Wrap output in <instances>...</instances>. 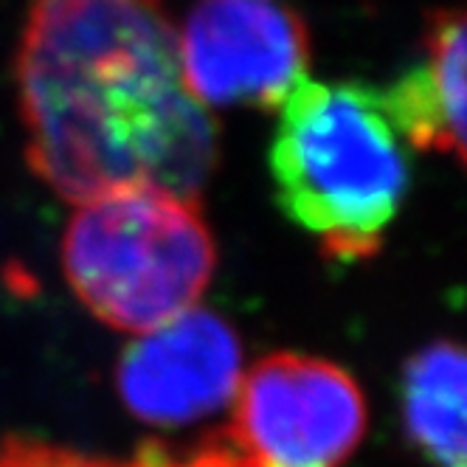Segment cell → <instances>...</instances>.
<instances>
[{"label": "cell", "instance_id": "9", "mask_svg": "<svg viewBox=\"0 0 467 467\" xmlns=\"http://www.w3.org/2000/svg\"><path fill=\"white\" fill-rule=\"evenodd\" d=\"M57 467H254V464L245 459V453L234 445V440L225 433L223 440L203 442L192 453H170V451H161V448H150L130 462L90 459V456H82V453H74V451L65 448Z\"/></svg>", "mask_w": 467, "mask_h": 467}, {"label": "cell", "instance_id": "5", "mask_svg": "<svg viewBox=\"0 0 467 467\" xmlns=\"http://www.w3.org/2000/svg\"><path fill=\"white\" fill-rule=\"evenodd\" d=\"M183 82L200 105L279 108L305 79L302 17L274 0H200L178 31Z\"/></svg>", "mask_w": 467, "mask_h": 467}, {"label": "cell", "instance_id": "4", "mask_svg": "<svg viewBox=\"0 0 467 467\" xmlns=\"http://www.w3.org/2000/svg\"><path fill=\"white\" fill-rule=\"evenodd\" d=\"M234 440L254 467H341L363 440L366 400L341 366L276 352L234 394Z\"/></svg>", "mask_w": 467, "mask_h": 467}, {"label": "cell", "instance_id": "6", "mask_svg": "<svg viewBox=\"0 0 467 467\" xmlns=\"http://www.w3.org/2000/svg\"><path fill=\"white\" fill-rule=\"evenodd\" d=\"M243 380V347L212 310L189 307L132 341L116 369L124 406L144 422L175 428L217 414Z\"/></svg>", "mask_w": 467, "mask_h": 467}, {"label": "cell", "instance_id": "7", "mask_svg": "<svg viewBox=\"0 0 467 467\" xmlns=\"http://www.w3.org/2000/svg\"><path fill=\"white\" fill-rule=\"evenodd\" d=\"M464 15L440 9L428 17L425 59L400 77L380 105L394 124L422 152L464 161Z\"/></svg>", "mask_w": 467, "mask_h": 467}, {"label": "cell", "instance_id": "8", "mask_svg": "<svg viewBox=\"0 0 467 467\" xmlns=\"http://www.w3.org/2000/svg\"><path fill=\"white\" fill-rule=\"evenodd\" d=\"M464 352L453 341L420 349L403 375V425L437 467H464Z\"/></svg>", "mask_w": 467, "mask_h": 467}, {"label": "cell", "instance_id": "3", "mask_svg": "<svg viewBox=\"0 0 467 467\" xmlns=\"http://www.w3.org/2000/svg\"><path fill=\"white\" fill-rule=\"evenodd\" d=\"M214 262V240L197 200L147 186L88 200L62 237V271L79 302L99 321L132 336L194 307Z\"/></svg>", "mask_w": 467, "mask_h": 467}, {"label": "cell", "instance_id": "2", "mask_svg": "<svg viewBox=\"0 0 467 467\" xmlns=\"http://www.w3.org/2000/svg\"><path fill=\"white\" fill-rule=\"evenodd\" d=\"M271 175L287 217L336 262L375 256L409 189L380 96L352 82L302 79L282 99Z\"/></svg>", "mask_w": 467, "mask_h": 467}, {"label": "cell", "instance_id": "1", "mask_svg": "<svg viewBox=\"0 0 467 467\" xmlns=\"http://www.w3.org/2000/svg\"><path fill=\"white\" fill-rule=\"evenodd\" d=\"M17 93L31 170L68 203L139 186L197 200L217 166L163 0H35Z\"/></svg>", "mask_w": 467, "mask_h": 467}]
</instances>
